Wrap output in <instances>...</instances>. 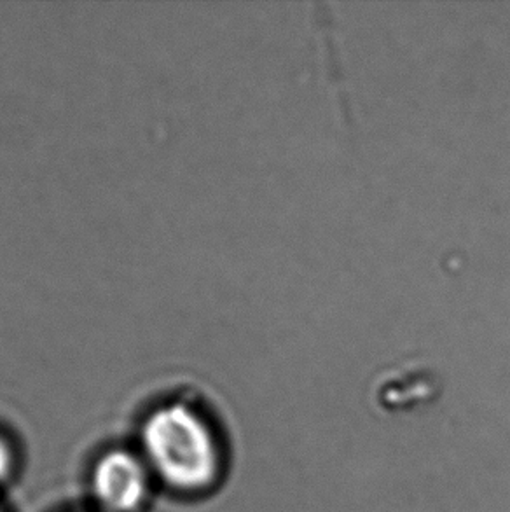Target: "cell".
<instances>
[{"label": "cell", "mask_w": 510, "mask_h": 512, "mask_svg": "<svg viewBox=\"0 0 510 512\" xmlns=\"http://www.w3.org/2000/svg\"><path fill=\"white\" fill-rule=\"evenodd\" d=\"M7 469H9V453L4 443L0 441V478H4Z\"/></svg>", "instance_id": "obj_3"}, {"label": "cell", "mask_w": 510, "mask_h": 512, "mask_svg": "<svg viewBox=\"0 0 510 512\" xmlns=\"http://www.w3.org/2000/svg\"><path fill=\"white\" fill-rule=\"evenodd\" d=\"M93 492L109 511H133L145 497L144 469L125 451L107 453L93 471Z\"/></svg>", "instance_id": "obj_2"}, {"label": "cell", "mask_w": 510, "mask_h": 512, "mask_svg": "<svg viewBox=\"0 0 510 512\" xmlns=\"http://www.w3.org/2000/svg\"><path fill=\"white\" fill-rule=\"evenodd\" d=\"M142 441L159 476L177 488L208 485L217 469V451L205 422L187 402L154 409L145 420Z\"/></svg>", "instance_id": "obj_1"}]
</instances>
